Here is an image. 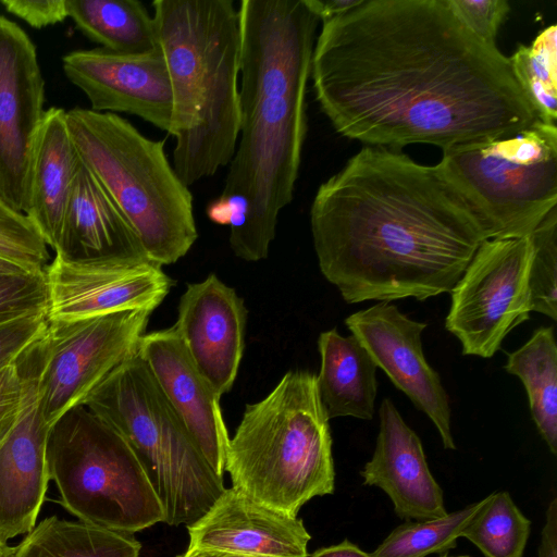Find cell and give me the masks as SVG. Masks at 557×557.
Returning <instances> with one entry per match:
<instances>
[{
  "label": "cell",
  "mask_w": 557,
  "mask_h": 557,
  "mask_svg": "<svg viewBox=\"0 0 557 557\" xmlns=\"http://www.w3.org/2000/svg\"><path fill=\"white\" fill-rule=\"evenodd\" d=\"M310 77L334 129L367 146L446 150L539 121L509 58L446 0H362L322 22Z\"/></svg>",
  "instance_id": "6da1fadb"
},
{
  "label": "cell",
  "mask_w": 557,
  "mask_h": 557,
  "mask_svg": "<svg viewBox=\"0 0 557 557\" xmlns=\"http://www.w3.org/2000/svg\"><path fill=\"white\" fill-rule=\"evenodd\" d=\"M310 226L320 271L347 304L449 293L485 240L438 163L379 146L320 185Z\"/></svg>",
  "instance_id": "7a4b0ae2"
},
{
  "label": "cell",
  "mask_w": 557,
  "mask_h": 557,
  "mask_svg": "<svg viewBox=\"0 0 557 557\" xmlns=\"http://www.w3.org/2000/svg\"><path fill=\"white\" fill-rule=\"evenodd\" d=\"M239 135L208 218L246 261L265 259L294 197L307 134L306 91L320 22L306 0L239 3Z\"/></svg>",
  "instance_id": "3957f363"
},
{
  "label": "cell",
  "mask_w": 557,
  "mask_h": 557,
  "mask_svg": "<svg viewBox=\"0 0 557 557\" xmlns=\"http://www.w3.org/2000/svg\"><path fill=\"white\" fill-rule=\"evenodd\" d=\"M170 76L173 169L187 186L230 164L239 135V18L233 0H154Z\"/></svg>",
  "instance_id": "277c9868"
},
{
  "label": "cell",
  "mask_w": 557,
  "mask_h": 557,
  "mask_svg": "<svg viewBox=\"0 0 557 557\" xmlns=\"http://www.w3.org/2000/svg\"><path fill=\"white\" fill-rule=\"evenodd\" d=\"M317 375L288 371L263 399L247 405L230 438L225 471L255 500L296 516L334 493L332 435Z\"/></svg>",
  "instance_id": "5b68a950"
},
{
  "label": "cell",
  "mask_w": 557,
  "mask_h": 557,
  "mask_svg": "<svg viewBox=\"0 0 557 557\" xmlns=\"http://www.w3.org/2000/svg\"><path fill=\"white\" fill-rule=\"evenodd\" d=\"M65 120L79 158L137 235L148 260L162 267L198 238L193 195L178 178L163 140L143 135L116 113L73 108Z\"/></svg>",
  "instance_id": "8992f818"
},
{
  "label": "cell",
  "mask_w": 557,
  "mask_h": 557,
  "mask_svg": "<svg viewBox=\"0 0 557 557\" xmlns=\"http://www.w3.org/2000/svg\"><path fill=\"white\" fill-rule=\"evenodd\" d=\"M84 405L128 443L161 503L165 523L191 524L225 488L137 352Z\"/></svg>",
  "instance_id": "52a82bcc"
},
{
  "label": "cell",
  "mask_w": 557,
  "mask_h": 557,
  "mask_svg": "<svg viewBox=\"0 0 557 557\" xmlns=\"http://www.w3.org/2000/svg\"><path fill=\"white\" fill-rule=\"evenodd\" d=\"M47 461L61 505L79 521L129 534L164 522L161 503L128 443L85 405L50 426Z\"/></svg>",
  "instance_id": "ba28073f"
},
{
  "label": "cell",
  "mask_w": 557,
  "mask_h": 557,
  "mask_svg": "<svg viewBox=\"0 0 557 557\" xmlns=\"http://www.w3.org/2000/svg\"><path fill=\"white\" fill-rule=\"evenodd\" d=\"M440 166L485 239L529 236L557 203V125L443 150Z\"/></svg>",
  "instance_id": "9c48e42d"
},
{
  "label": "cell",
  "mask_w": 557,
  "mask_h": 557,
  "mask_svg": "<svg viewBox=\"0 0 557 557\" xmlns=\"http://www.w3.org/2000/svg\"><path fill=\"white\" fill-rule=\"evenodd\" d=\"M151 311L125 310L48 321L40 338L39 408L47 426L89 395L137 352Z\"/></svg>",
  "instance_id": "30bf717a"
},
{
  "label": "cell",
  "mask_w": 557,
  "mask_h": 557,
  "mask_svg": "<svg viewBox=\"0 0 557 557\" xmlns=\"http://www.w3.org/2000/svg\"><path fill=\"white\" fill-rule=\"evenodd\" d=\"M530 236L483 240L451 288L445 327L462 355L491 358L532 312Z\"/></svg>",
  "instance_id": "8fae6325"
},
{
  "label": "cell",
  "mask_w": 557,
  "mask_h": 557,
  "mask_svg": "<svg viewBox=\"0 0 557 557\" xmlns=\"http://www.w3.org/2000/svg\"><path fill=\"white\" fill-rule=\"evenodd\" d=\"M44 102L36 48L17 24L0 15V197L22 213Z\"/></svg>",
  "instance_id": "7c38bea8"
},
{
  "label": "cell",
  "mask_w": 557,
  "mask_h": 557,
  "mask_svg": "<svg viewBox=\"0 0 557 557\" xmlns=\"http://www.w3.org/2000/svg\"><path fill=\"white\" fill-rule=\"evenodd\" d=\"M48 321H67L125 310L153 311L173 281L148 259L70 262L54 256L45 269Z\"/></svg>",
  "instance_id": "4fadbf2b"
},
{
  "label": "cell",
  "mask_w": 557,
  "mask_h": 557,
  "mask_svg": "<svg viewBox=\"0 0 557 557\" xmlns=\"http://www.w3.org/2000/svg\"><path fill=\"white\" fill-rule=\"evenodd\" d=\"M41 336L14 361L23 382V404L14 429L0 445V540L3 542L33 530L50 481L47 461L50 428L42 419L38 397Z\"/></svg>",
  "instance_id": "5bb4252c"
},
{
  "label": "cell",
  "mask_w": 557,
  "mask_h": 557,
  "mask_svg": "<svg viewBox=\"0 0 557 557\" xmlns=\"http://www.w3.org/2000/svg\"><path fill=\"white\" fill-rule=\"evenodd\" d=\"M345 324L394 386L430 418L444 448L456 449L448 395L422 350L421 334L426 323L410 319L391 302L380 301L348 315Z\"/></svg>",
  "instance_id": "9a60e30c"
},
{
  "label": "cell",
  "mask_w": 557,
  "mask_h": 557,
  "mask_svg": "<svg viewBox=\"0 0 557 557\" xmlns=\"http://www.w3.org/2000/svg\"><path fill=\"white\" fill-rule=\"evenodd\" d=\"M62 65L92 111L133 114L169 134L173 96L160 47L137 55L102 48L76 50L63 57Z\"/></svg>",
  "instance_id": "2e32d148"
},
{
  "label": "cell",
  "mask_w": 557,
  "mask_h": 557,
  "mask_svg": "<svg viewBox=\"0 0 557 557\" xmlns=\"http://www.w3.org/2000/svg\"><path fill=\"white\" fill-rule=\"evenodd\" d=\"M137 354L203 458L224 478L230 436L220 406L221 396L197 369L174 326L145 333Z\"/></svg>",
  "instance_id": "e0dca14e"
},
{
  "label": "cell",
  "mask_w": 557,
  "mask_h": 557,
  "mask_svg": "<svg viewBox=\"0 0 557 557\" xmlns=\"http://www.w3.org/2000/svg\"><path fill=\"white\" fill-rule=\"evenodd\" d=\"M247 309L235 289L215 274L190 283L173 325L189 357L222 396L236 380L245 346Z\"/></svg>",
  "instance_id": "ac0fdd59"
},
{
  "label": "cell",
  "mask_w": 557,
  "mask_h": 557,
  "mask_svg": "<svg viewBox=\"0 0 557 557\" xmlns=\"http://www.w3.org/2000/svg\"><path fill=\"white\" fill-rule=\"evenodd\" d=\"M187 531L188 547L257 557H308L311 539L301 519L261 504L234 486L224 488Z\"/></svg>",
  "instance_id": "d6986e66"
},
{
  "label": "cell",
  "mask_w": 557,
  "mask_h": 557,
  "mask_svg": "<svg viewBox=\"0 0 557 557\" xmlns=\"http://www.w3.org/2000/svg\"><path fill=\"white\" fill-rule=\"evenodd\" d=\"M379 421L373 455L360 471L363 483L382 490L401 519L445 516L444 494L430 471L421 440L389 398L380 405Z\"/></svg>",
  "instance_id": "ffe728a7"
},
{
  "label": "cell",
  "mask_w": 557,
  "mask_h": 557,
  "mask_svg": "<svg viewBox=\"0 0 557 557\" xmlns=\"http://www.w3.org/2000/svg\"><path fill=\"white\" fill-rule=\"evenodd\" d=\"M53 250L70 262L147 259L137 235L83 162Z\"/></svg>",
  "instance_id": "44dd1931"
},
{
  "label": "cell",
  "mask_w": 557,
  "mask_h": 557,
  "mask_svg": "<svg viewBox=\"0 0 557 557\" xmlns=\"http://www.w3.org/2000/svg\"><path fill=\"white\" fill-rule=\"evenodd\" d=\"M82 160L69 132L65 110L45 111L30 161L25 214L54 249Z\"/></svg>",
  "instance_id": "7402d4cb"
},
{
  "label": "cell",
  "mask_w": 557,
  "mask_h": 557,
  "mask_svg": "<svg viewBox=\"0 0 557 557\" xmlns=\"http://www.w3.org/2000/svg\"><path fill=\"white\" fill-rule=\"evenodd\" d=\"M318 349L321 364L317 385L327 418L371 420L377 366L368 350L356 336H343L336 329L319 335Z\"/></svg>",
  "instance_id": "603a6c76"
},
{
  "label": "cell",
  "mask_w": 557,
  "mask_h": 557,
  "mask_svg": "<svg viewBox=\"0 0 557 557\" xmlns=\"http://www.w3.org/2000/svg\"><path fill=\"white\" fill-rule=\"evenodd\" d=\"M69 17L90 40L117 54L159 48L153 16L138 0H66Z\"/></svg>",
  "instance_id": "cb8c5ba5"
},
{
  "label": "cell",
  "mask_w": 557,
  "mask_h": 557,
  "mask_svg": "<svg viewBox=\"0 0 557 557\" xmlns=\"http://www.w3.org/2000/svg\"><path fill=\"white\" fill-rule=\"evenodd\" d=\"M140 549L133 534L50 516L14 546L13 557H139Z\"/></svg>",
  "instance_id": "d4e9b609"
},
{
  "label": "cell",
  "mask_w": 557,
  "mask_h": 557,
  "mask_svg": "<svg viewBox=\"0 0 557 557\" xmlns=\"http://www.w3.org/2000/svg\"><path fill=\"white\" fill-rule=\"evenodd\" d=\"M505 370L525 387L532 420L550 453L557 455V344L554 326H542L508 354Z\"/></svg>",
  "instance_id": "484cf974"
},
{
  "label": "cell",
  "mask_w": 557,
  "mask_h": 557,
  "mask_svg": "<svg viewBox=\"0 0 557 557\" xmlns=\"http://www.w3.org/2000/svg\"><path fill=\"white\" fill-rule=\"evenodd\" d=\"M515 77L539 121H557V27L541 30L529 46L519 45L509 58Z\"/></svg>",
  "instance_id": "4316f807"
},
{
  "label": "cell",
  "mask_w": 557,
  "mask_h": 557,
  "mask_svg": "<svg viewBox=\"0 0 557 557\" xmlns=\"http://www.w3.org/2000/svg\"><path fill=\"white\" fill-rule=\"evenodd\" d=\"M531 521L508 492H496L484 502L461 537L474 544L485 557H522L530 536Z\"/></svg>",
  "instance_id": "83f0119b"
},
{
  "label": "cell",
  "mask_w": 557,
  "mask_h": 557,
  "mask_svg": "<svg viewBox=\"0 0 557 557\" xmlns=\"http://www.w3.org/2000/svg\"><path fill=\"white\" fill-rule=\"evenodd\" d=\"M484 498L445 516L406 522L394 529L371 553L373 557H425L456 546Z\"/></svg>",
  "instance_id": "f1b7e54d"
},
{
  "label": "cell",
  "mask_w": 557,
  "mask_h": 557,
  "mask_svg": "<svg viewBox=\"0 0 557 557\" xmlns=\"http://www.w3.org/2000/svg\"><path fill=\"white\" fill-rule=\"evenodd\" d=\"M532 257L529 289L532 311L557 320V209L529 235Z\"/></svg>",
  "instance_id": "f546056e"
},
{
  "label": "cell",
  "mask_w": 557,
  "mask_h": 557,
  "mask_svg": "<svg viewBox=\"0 0 557 557\" xmlns=\"http://www.w3.org/2000/svg\"><path fill=\"white\" fill-rule=\"evenodd\" d=\"M0 256L16 262L30 273L45 272L49 260L48 245L35 224L25 213L11 208L1 197Z\"/></svg>",
  "instance_id": "4dcf8cb0"
},
{
  "label": "cell",
  "mask_w": 557,
  "mask_h": 557,
  "mask_svg": "<svg viewBox=\"0 0 557 557\" xmlns=\"http://www.w3.org/2000/svg\"><path fill=\"white\" fill-rule=\"evenodd\" d=\"M47 308L45 272L0 275V324Z\"/></svg>",
  "instance_id": "1f68e13d"
},
{
  "label": "cell",
  "mask_w": 557,
  "mask_h": 557,
  "mask_svg": "<svg viewBox=\"0 0 557 557\" xmlns=\"http://www.w3.org/2000/svg\"><path fill=\"white\" fill-rule=\"evenodd\" d=\"M457 20L481 41L496 46L510 5L507 0H446Z\"/></svg>",
  "instance_id": "d6a6232c"
},
{
  "label": "cell",
  "mask_w": 557,
  "mask_h": 557,
  "mask_svg": "<svg viewBox=\"0 0 557 557\" xmlns=\"http://www.w3.org/2000/svg\"><path fill=\"white\" fill-rule=\"evenodd\" d=\"M47 311L27 314L0 324V368L15 359L46 331Z\"/></svg>",
  "instance_id": "836d02e7"
},
{
  "label": "cell",
  "mask_w": 557,
  "mask_h": 557,
  "mask_svg": "<svg viewBox=\"0 0 557 557\" xmlns=\"http://www.w3.org/2000/svg\"><path fill=\"white\" fill-rule=\"evenodd\" d=\"M23 404V382L15 362L0 368V445L14 429Z\"/></svg>",
  "instance_id": "e575fe53"
},
{
  "label": "cell",
  "mask_w": 557,
  "mask_h": 557,
  "mask_svg": "<svg viewBox=\"0 0 557 557\" xmlns=\"http://www.w3.org/2000/svg\"><path fill=\"white\" fill-rule=\"evenodd\" d=\"M8 12L34 28L63 22L67 14L66 0H1Z\"/></svg>",
  "instance_id": "d590c367"
},
{
  "label": "cell",
  "mask_w": 557,
  "mask_h": 557,
  "mask_svg": "<svg viewBox=\"0 0 557 557\" xmlns=\"http://www.w3.org/2000/svg\"><path fill=\"white\" fill-rule=\"evenodd\" d=\"M537 557H557V498L554 497L546 511Z\"/></svg>",
  "instance_id": "8d00e7d4"
},
{
  "label": "cell",
  "mask_w": 557,
  "mask_h": 557,
  "mask_svg": "<svg viewBox=\"0 0 557 557\" xmlns=\"http://www.w3.org/2000/svg\"><path fill=\"white\" fill-rule=\"evenodd\" d=\"M321 22L341 15L357 7L362 0H306Z\"/></svg>",
  "instance_id": "74e56055"
},
{
  "label": "cell",
  "mask_w": 557,
  "mask_h": 557,
  "mask_svg": "<svg viewBox=\"0 0 557 557\" xmlns=\"http://www.w3.org/2000/svg\"><path fill=\"white\" fill-rule=\"evenodd\" d=\"M310 557H373L348 540L317 549Z\"/></svg>",
  "instance_id": "f35d334b"
},
{
  "label": "cell",
  "mask_w": 557,
  "mask_h": 557,
  "mask_svg": "<svg viewBox=\"0 0 557 557\" xmlns=\"http://www.w3.org/2000/svg\"><path fill=\"white\" fill-rule=\"evenodd\" d=\"M176 557H257L236 554L225 550L188 547L187 550Z\"/></svg>",
  "instance_id": "ab89813d"
},
{
  "label": "cell",
  "mask_w": 557,
  "mask_h": 557,
  "mask_svg": "<svg viewBox=\"0 0 557 557\" xmlns=\"http://www.w3.org/2000/svg\"><path fill=\"white\" fill-rule=\"evenodd\" d=\"M30 273L16 262L0 256V275H18Z\"/></svg>",
  "instance_id": "60d3db41"
},
{
  "label": "cell",
  "mask_w": 557,
  "mask_h": 557,
  "mask_svg": "<svg viewBox=\"0 0 557 557\" xmlns=\"http://www.w3.org/2000/svg\"><path fill=\"white\" fill-rule=\"evenodd\" d=\"M14 547L0 540V557H13Z\"/></svg>",
  "instance_id": "b9f144b4"
},
{
  "label": "cell",
  "mask_w": 557,
  "mask_h": 557,
  "mask_svg": "<svg viewBox=\"0 0 557 557\" xmlns=\"http://www.w3.org/2000/svg\"><path fill=\"white\" fill-rule=\"evenodd\" d=\"M442 557H469V556H447V555H445V556H442Z\"/></svg>",
  "instance_id": "7bdbcfd3"
}]
</instances>
